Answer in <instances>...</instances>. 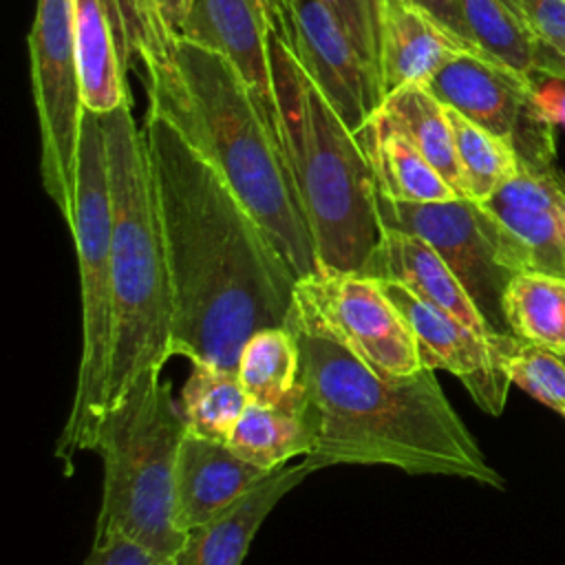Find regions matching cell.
I'll list each match as a JSON object with an SVG mask.
<instances>
[{"mask_svg":"<svg viewBox=\"0 0 565 565\" xmlns=\"http://www.w3.org/2000/svg\"><path fill=\"white\" fill-rule=\"evenodd\" d=\"M380 110L417 146L457 196L466 199L448 108L424 84H406L388 93Z\"/></svg>","mask_w":565,"mask_h":565,"instance_id":"cb8c5ba5","label":"cell"},{"mask_svg":"<svg viewBox=\"0 0 565 565\" xmlns=\"http://www.w3.org/2000/svg\"><path fill=\"white\" fill-rule=\"evenodd\" d=\"M276 31L338 117L360 132L384 90L344 24L320 0H278Z\"/></svg>","mask_w":565,"mask_h":565,"instance_id":"7c38bea8","label":"cell"},{"mask_svg":"<svg viewBox=\"0 0 565 565\" xmlns=\"http://www.w3.org/2000/svg\"><path fill=\"white\" fill-rule=\"evenodd\" d=\"M296 289L380 377L404 382L426 369L411 327L377 278L342 271L316 274L298 280Z\"/></svg>","mask_w":565,"mask_h":565,"instance_id":"8fae6325","label":"cell"},{"mask_svg":"<svg viewBox=\"0 0 565 565\" xmlns=\"http://www.w3.org/2000/svg\"><path fill=\"white\" fill-rule=\"evenodd\" d=\"M371 278L395 280L468 329L481 335H494L450 267L426 241L415 234L384 227V241Z\"/></svg>","mask_w":565,"mask_h":565,"instance_id":"ffe728a7","label":"cell"},{"mask_svg":"<svg viewBox=\"0 0 565 565\" xmlns=\"http://www.w3.org/2000/svg\"><path fill=\"white\" fill-rule=\"evenodd\" d=\"M285 327L300 353V382L316 411V472L335 463L393 466L503 488L477 439L448 402L435 371L388 382L369 369L296 289Z\"/></svg>","mask_w":565,"mask_h":565,"instance_id":"7a4b0ae2","label":"cell"},{"mask_svg":"<svg viewBox=\"0 0 565 565\" xmlns=\"http://www.w3.org/2000/svg\"><path fill=\"white\" fill-rule=\"evenodd\" d=\"M143 135L172 287L170 355L238 371L256 331L285 327L298 278L218 172L166 119L146 113Z\"/></svg>","mask_w":565,"mask_h":565,"instance_id":"6da1fadb","label":"cell"},{"mask_svg":"<svg viewBox=\"0 0 565 565\" xmlns=\"http://www.w3.org/2000/svg\"><path fill=\"white\" fill-rule=\"evenodd\" d=\"M311 472L305 459L274 470L214 521L185 532L174 565H241L274 505Z\"/></svg>","mask_w":565,"mask_h":565,"instance_id":"d6986e66","label":"cell"},{"mask_svg":"<svg viewBox=\"0 0 565 565\" xmlns=\"http://www.w3.org/2000/svg\"><path fill=\"white\" fill-rule=\"evenodd\" d=\"M472 42L492 60L525 75H539L543 44L532 35L510 0H457Z\"/></svg>","mask_w":565,"mask_h":565,"instance_id":"4316f807","label":"cell"},{"mask_svg":"<svg viewBox=\"0 0 565 565\" xmlns=\"http://www.w3.org/2000/svg\"><path fill=\"white\" fill-rule=\"evenodd\" d=\"M238 380L252 404L305 408L309 395L300 382V353L287 327L256 331L243 347Z\"/></svg>","mask_w":565,"mask_h":565,"instance_id":"7402d4cb","label":"cell"},{"mask_svg":"<svg viewBox=\"0 0 565 565\" xmlns=\"http://www.w3.org/2000/svg\"><path fill=\"white\" fill-rule=\"evenodd\" d=\"M349 31L358 51L380 77L382 0H320Z\"/></svg>","mask_w":565,"mask_h":565,"instance_id":"4dcf8cb0","label":"cell"},{"mask_svg":"<svg viewBox=\"0 0 565 565\" xmlns=\"http://www.w3.org/2000/svg\"><path fill=\"white\" fill-rule=\"evenodd\" d=\"M539 108L554 126L565 128V79L552 75H539L532 79Z\"/></svg>","mask_w":565,"mask_h":565,"instance_id":"836d02e7","label":"cell"},{"mask_svg":"<svg viewBox=\"0 0 565 565\" xmlns=\"http://www.w3.org/2000/svg\"><path fill=\"white\" fill-rule=\"evenodd\" d=\"M132 57H159L181 33L188 0H121Z\"/></svg>","mask_w":565,"mask_h":565,"instance_id":"f546056e","label":"cell"},{"mask_svg":"<svg viewBox=\"0 0 565 565\" xmlns=\"http://www.w3.org/2000/svg\"><path fill=\"white\" fill-rule=\"evenodd\" d=\"M71 15L86 110L130 108L128 68L135 57L121 0H71Z\"/></svg>","mask_w":565,"mask_h":565,"instance_id":"e0dca14e","label":"cell"},{"mask_svg":"<svg viewBox=\"0 0 565 565\" xmlns=\"http://www.w3.org/2000/svg\"><path fill=\"white\" fill-rule=\"evenodd\" d=\"M413 4H417L419 9H424L426 13H430L437 22H441L450 33H455L459 40H463L468 46H472L475 51L483 53L470 38V31L461 18V11H459V4L457 0H408ZM486 55V53H483Z\"/></svg>","mask_w":565,"mask_h":565,"instance_id":"e575fe53","label":"cell"},{"mask_svg":"<svg viewBox=\"0 0 565 565\" xmlns=\"http://www.w3.org/2000/svg\"><path fill=\"white\" fill-rule=\"evenodd\" d=\"M424 86L444 106L508 141L521 166L556 163V126L539 108L525 75L488 55L461 51Z\"/></svg>","mask_w":565,"mask_h":565,"instance_id":"30bf717a","label":"cell"},{"mask_svg":"<svg viewBox=\"0 0 565 565\" xmlns=\"http://www.w3.org/2000/svg\"><path fill=\"white\" fill-rule=\"evenodd\" d=\"M510 4L543 46L565 53V0H510Z\"/></svg>","mask_w":565,"mask_h":565,"instance_id":"1f68e13d","label":"cell"},{"mask_svg":"<svg viewBox=\"0 0 565 565\" xmlns=\"http://www.w3.org/2000/svg\"><path fill=\"white\" fill-rule=\"evenodd\" d=\"M561 358H563V362H565V355H561Z\"/></svg>","mask_w":565,"mask_h":565,"instance_id":"d590c367","label":"cell"},{"mask_svg":"<svg viewBox=\"0 0 565 565\" xmlns=\"http://www.w3.org/2000/svg\"><path fill=\"white\" fill-rule=\"evenodd\" d=\"M461 51L479 53L417 4L382 0L380 84L384 97L406 84H426Z\"/></svg>","mask_w":565,"mask_h":565,"instance_id":"ac0fdd59","label":"cell"},{"mask_svg":"<svg viewBox=\"0 0 565 565\" xmlns=\"http://www.w3.org/2000/svg\"><path fill=\"white\" fill-rule=\"evenodd\" d=\"M505 371L521 391L565 417V362L558 353L519 340L512 333L497 335Z\"/></svg>","mask_w":565,"mask_h":565,"instance_id":"f1b7e54d","label":"cell"},{"mask_svg":"<svg viewBox=\"0 0 565 565\" xmlns=\"http://www.w3.org/2000/svg\"><path fill=\"white\" fill-rule=\"evenodd\" d=\"M377 212L384 227L415 234L441 256L492 333H510L503 294L521 274V256L514 236L483 203L461 196L406 203L377 192Z\"/></svg>","mask_w":565,"mask_h":565,"instance_id":"ba28073f","label":"cell"},{"mask_svg":"<svg viewBox=\"0 0 565 565\" xmlns=\"http://www.w3.org/2000/svg\"><path fill=\"white\" fill-rule=\"evenodd\" d=\"M161 371L152 364L137 373L102 417L93 450L104 486L93 541L121 534L174 556L183 543L172 521L174 468L188 428Z\"/></svg>","mask_w":565,"mask_h":565,"instance_id":"8992f818","label":"cell"},{"mask_svg":"<svg viewBox=\"0 0 565 565\" xmlns=\"http://www.w3.org/2000/svg\"><path fill=\"white\" fill-rule=\"evenodd\" d=\"M64 221L71 230L82 300V355L71 413L55 444L64 475H73L75 455L93 450L106 413L108 362L113 340V201L102 115L86 110L79 132L75 192Z\"/></svg>","mask_w":565,"mask_h":565,"instance_id":"52a82bcc","label":"cell"},{"mask_svg":"<svg viewBox=\"0 0 565 565\" xmlns=\"http://www.w3.org/2000/svg\"><path fill=\"white\" fill-rule=\"evenodd\" d=\"M377 280L411 327L424 366L430 371L441 369L459 377L475 404L483 413L499 417L512 384L499 351V333L481 335L424 302L404 285L388 278Z\"/></svg>","mask_w":565,"mask_h":565,"instance_id":"4fadbf2b","label":"cell"},{"mask_svg":"<svg viewBox=\"0 0 565 565\" xmlns=\"http://www.w3.org/2000/svg\"><path fill=\"white\" fill-rule=\"evenodd\" d=\"M29 57L42 141V185L64 216L75 192L79 132L86 113L71 0H38Z\"/></svg>","mask_w":565,"mask_h":565,"instance_id":"9c48e42d","label":"cell"},{"mask_svg":"<svg viewBox=\"0 0 565 565\" xmlns=\"http://www.w3.org/2000/svg\"><path fill=\"white\" fill-rule=\"evenodd\" d=\"M113 201V340L106 408L137 373L172 358V287L150 150L130 108L102 115Z\"/></svg>","mask_w":565,"mask_h":565,"instance_id":"5b68a950","label":"cell"},{"mask_svg":"<svg viewBox=\"0 0 565 565\" xmlns=\"http://www.w3.org/2000/svg\"><path fill=\"white\" fill-rule=\"evenodd\" d=\"M247 404L249 397L236 371L192 362L179 402L188 433L227 444Z\"/></svg>","mask_w":565,"mask_h":565,"instance_id":"484cf974","label":"cell"},{"mask_svg":"<svg viewBox=\"0 0 565 565\" xmlns=\"http://www.w3.org/2000/svg\"><path fill=\"white\" fill-rule=\"evenodd\" d=\"M316 435L311 402L305 408H271L249 402L227 446L263 470H278L296 455L307 457L316 446Z\"/></svg>","mask_w":565,"mask_h":565,"instance_id":"603a6c76","label":"cell"},{"mask_svg":"<svg viewBox=\"0 0 565 565\" xmlns=\"http://www.w3.org/2000/svg\"><path fill=\"white\" fill-rule=\"evenodd\" d=\"M82 565H174V556L159 554L128 536L110 534L93 541V550Z\"/></svg>","mask_w":565,"mask_h":565,"instance_id":"d6a6232c","label":"cell"},{"mask_svg":"<svg viewBox=\"0 0 565 565\" xmlns=\"http://www.w3.org/2000/svg\"><path fill=\"white\" fill-rule=\"evenodd\" d=\"M563 55H565V53H563Z\"/></svg>","mask_w":565,"mask_h":565,"instance_id":"8d00e7d4","label":"cell"},{"mask_svg":"<svg viewBox=\"0 0 565 565\" xmlns=\"http://www.w3.org/2000/svg\"><path fill=\"white\" fill-rule=\"evenodd\" d=\"M503 316L519 340L565 355V278L514 274L503 294Z\"/></svg>","mask_w":565,"mask_h":565,"instance_id":"d4e9b609","label":"cell"},{"mask_svg":"<svg viewBox=\"0 0 565 565\" xmlns=\"http://www.w3.org/2000/svg\"><path fill=\"white\" fill-rule=\"evenodd\" d=\"M355 135L369 157L380 194L406 203L457 199V192L382 110Z\"/></svg>","mask_w":565,"mask_h":565,"instance_id":"44dd1931","label":"cell"},{"mask_svg":"<svg viewBox=\"0 0 565 565\" xmlns=\"http://www.w3.org/2000/svg\"><path fill=\"white\" fill-rule=\"evenodd\" d=\"M274 470L241 459L227 444L185 433L174 468L172 521L179 534L214 521Z\"/></svg>","mask_w":565,"mask_h":565,"instance_id":"2e32d148","label":"cell"},{"mask_svg":"<svg viewBox=\"0 0 565 565\" xmlns=\"http://www.w3.org/2000/svg\"><path fill=\"white\" fill-rule=\"evenodd\" d=\"M448 119L452 126L466 199L483 203L519 172L516 152L508 141L494 137L452 108H448Z\"/></svg>","mask_w":565,"mask_h":565,"instance_id":"83f0119b","label":"cell"},{"mask_svg":"<svg viewBox=\"0 0 565 565\" xmlns=\"http://www.w3.org/2000/svg\"><path fill=\"white\" fill-rule=\"evenodd\" d=\"M483 207L514 236L521 271L565 278V177L556 163H519V172Z\"/></svg>","mask_w":565,"mask_h":565,"instance_id":"9a60e30c","label":"cell"},{"mask_svg":"<svg viewBox=\"0 0 565 565\" xmlns=\"http://www.w3.org/2000/svg\"><path fill=\"white\" fill-rule=\"evenodd\" d=\"M269 60L278 146L316 245L320 274L371 276L384 225L369 157L276 29Z\"/></svg>","mask_w":565,"mask_h":565,"instance_id":"277c9868","label":"cell"},{"mask_svg":"<svg viewBox=\"0 0 565 565\" xmlns=\"http://www.w3.org/2000/svg\"><path fill=\"white\" fill-rule=\"evenodd\" d=\"M141 64L148 113L166 119L218 172L298 280L320 274L282 150L241 73L183 38Z\"/></svg>","mask_w":565,"mask_h":565,"instance_id":"3957f363","label":"cell"},{"mask_svg":"<svg viewBox=\"0 0 565 565\" xmlns=\"http://www.w3.org/2000/svg\"><path fill=\"white\" fill-rule=\"evenodd\" d=\"M278 0H188L179 38L223 55L247 82L278 141L269 38Z\"/></svg>","mask_w":565,"mask_h":565,"instance_id":"5bb4252c","label":"cell"}]
</instances>
